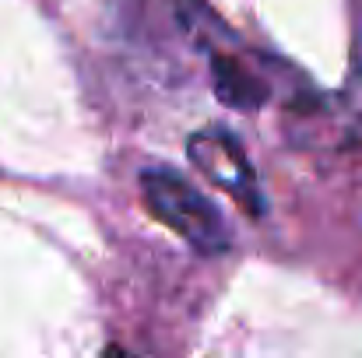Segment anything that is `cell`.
Wrapping results in <instances>:
<instances>
[{
    "label": "cell",
    "mask_w": 362,
    "mask_h": 358,
    "mask_svg": "<svg viewBox=\"0 0 362 358\" xmlns=\"http://www.w3.org/2000/svg\"><path fill=\"white\" fill-rule=\"evenodd\" d=\"M141 197L144 208L180 239H187L201 253H226L229 249V229L215 204L194 190L183 176L169 169H151L141 176Z\"/></svg>",
    "instance_id": "obj_1"
},
{
    "label": "cell",
    "mask_w": 362,
    "mask_h": 358,
    "mask_svg": "<svg viewBox=\"0 0 362 358\" xmlns=\"http://www.w3.org/2000/svg\"><path fill=\"white\" fill-rule=\"evenodd\" d=\"M190 158L197 162V169H204L215 183L226 186V193H233L240 201V208L260 215L264 204H260V193H257V179H253V169L243 155V148L226 133V130H208V133H197L190 137Z\"/></svg>",
    "instance_id": "obj_2"
},
{
    "label": "cell",
    "mask_w": 362,
    "mask_h": 358,
    "mask_svg": "<svg viewBox=\"0 0 362 358\" xmlns=\"http://www.w3.org/2000/svg\"><path fill=\"white\" fill-rule=\"evenodd\" d=\"M211 74H215V95L229 106V109H257L264 106L267 99V88L246 71L240 67L233 56H215L211 60Z\"/></svg>",
    "instance_id": "obj_3"
},
{
    "label": "cell",
    "mask_w": 362,
    "mask_h": 358,
    "mask_svg": "<svg viewBox=\"0 0 362 358\" xmlns=\"http://www.w3.org/2000/svg\"><path fill=\"white\" fill-rule=\"evenodd\" d=\"M103 358H127V352H123V348H117V345H110V348L103 352Z\"/></svg>",
    "instance_id": "obj_4"
}]
</instances>
